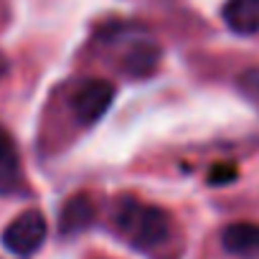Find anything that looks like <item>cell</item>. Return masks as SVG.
Here are the masks:
<instances>
[{"mask_svg":"<svg viewBox=\"0 0 259 259\" xmlns=\"http://www.w3.org/2000/svg\"><path fill=\"white\" fill-rule=\"evenodd\" d=\"M114 224L117 229L133 241L138 249H155L170 234V216L160 206L143 203L133 196H124L114 206Z\"/></svg>","mask_w":259,"mask_h":259,"instance_id":"6da1fadb","label":"cell"},{"mask_svg":"<svg viewBox=\"0 0 259 259\" xmlns=\"http://www.w3.org/2000/svg\"><path fill=\"white\" fill-rule=\"evenodd\" d=\"M46 236H49L46 216L38 208H28V211H23L21 216H16L6 226V231H3V246L11 254L26 259V256L36 254L44 246Z\"/></svg>","mask_w":259,"mask_h":259,"instance_id":"7a4b0ae2","label":"cell"},{"mask_svg":"<svg viewBox=\"0 0 259 259\" xmlns=\"http://www.w3.org/2000/svg\"><path fill=\"white\" fill-rule=\"evenodd\" d=\"M114 102V84L107 79H87L71 97V112L79 124H97Z\"/></svg>","mask_w":259,"mask_h":259,"instance_id":"3957f363","label":"cell"},{"mask_svg":"<svg viewBox=\"0 0 259 259\" xmlns=\"http://www.w3.org/2000/svg\"><path fill=\"white\" fill-rule=\"evenodd\" d=\"M97 219V208L92 203V198L87 193H76L71 196L64 206H61V213H59V231L64 236H74V234H81L87 231Z\"/></svg>","mask_w":259,"mask_h":259,"instance_id":"277c9868","label":"cell"},{"mask_svg":"<svg viewBox=\"0 0 259 259\" xmlns=\"http://www.w3.org/2000/svg\"><path fill=\"white\" fill-rule=\"evenodd\" d=\"M23 173H21V155L8 135V130L0 124V196H11L21 188Z\"/></svg>","mask_w":259,"mask_h":259,"instance_id":"5b68a950","label":"cell"},{"mask_svg":"<svg viewBox=\"0 0 259 259\" xmlns=\"http://www.w3.org/2000/svg\"><path fill=\"white\" fill-rule=\"evenodd\" d=\"M221 244L234 256L256 259L259 256V224H251V221L229 224L221 234Z\"/></svg>","mask_w":259,"mask_h":259,"instance_id":"8992f818","label":"cell"},{"mask_svg":"<svg viewBox=\"0 0 259 259\" xmlns=\"http://www.w3.org/2000/svg\"><path fill=\"white\" fill-rule=\"evenodd\" d=\"M221 16L226 26L239 36L259 33V0H226Z\"/></svg>","mask_w":259,"mask_h":259,"instance_id":"52a82bcc","label":"cell"},{"mask_svg":"<svg viewBox=\"0 0 259 259\" xmlns=\"http://www.w3.org/2000/svg\"><path fill=\"white\" fill-rule=\"evenodd\" d=\"M158 61H160V49L155 44H143L140 41V44H135L133 49L127 51L124 69L133 76H148V74L155 71Z\"/></svg>","mask_w":259,"mask_h":259,"instance_id":"ba28073f","label":"cell"},{"mask_svg":"<svg viewBox=\"0 0 259 259\" xmlns=\"http://www.w3.org/2000/svg\"><path fill=\"white\" fill-rule=\"evenodd\" d=\"M239 87H241V92H244L254 104H259V66L246 69V71L239 76Z\"/></svg>","mask_w":259,"mask_h":259,"instance_id":"9c48e42d","label":"cell"},{"mask_svg":"<svg viewBox=\"0 0 259 259\" xmlns=\"http://www.w3.org/2000/svg\"><path fill=\"white\" fill-rule=\"evenodd\" d=\"M231 176H234V168H213L208 181L211 183H229V181H234Z\"/></svg>","mask_w":259,"mask_h":259,"instance_id":"30bf717a","label":"cell"},{"mask_svg":"<svg viewBox=\"0 0 259 259\" xmlns=\"http://www.w3.org/2000/svg\"><path fill=\"white\" fill-rule=\"evenodd\" d=\"M0 76H3V64H0Z\"/></svg>","mask_w":259,"mask_h":259,"instance_id":"8fae6325","label":"cell"}]
</instances>
